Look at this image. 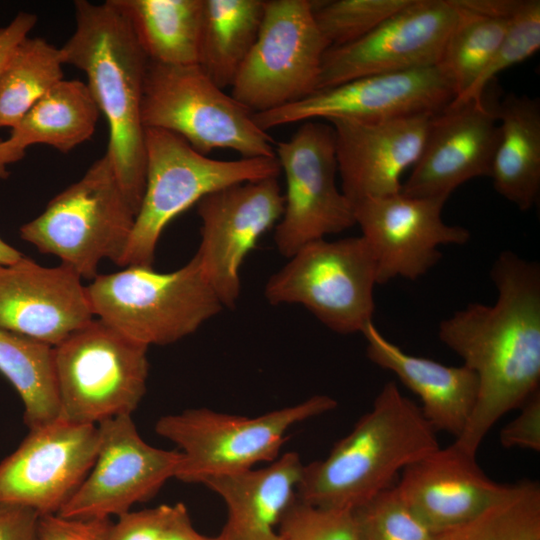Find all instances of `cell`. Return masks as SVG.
I'll return each instance as SVG.
<instances>
[{
    "mask_svg": "<svg viewBox=\"0 0 540 540\" xmlns=\"http://www.w3.org/2000/svg\"><path fill=\"white\" fill-rule=\"evenodd\" d=\"M498 297L474 302L441 321L440 341L460 356L478 379L474 409L454 441L477 453L494 424L539 390L540 266L504 251L490 272Z\"/></svg>",
    "mask_w": 540,
    "mask_h": 540,
    "instance_id": "6da1fadb",
    "label": "cell"
},
{
    "mask_svg": "<svg viewBox=\"0 0 540 540\" xmlns=\"http://www.w3.org/2000/svg\"><path fill=\"white\" fill-rule=\"evenodd\" d=\"M74 12L75 30L60 48L62 61L87 77L90 93L108 124L106 154L137 214L146 184L141 104L149 59L112 0L101 4L78 0Z\"/></svg>",
    "mask_w": 540,
    "mask_h": 540,
    "instance_id": "7a4b0ae2",
    "label": "cell"
},
{
    "mask_svg": "<svg viewBox=\"0 0 540 540\" xmlns=\"http://www.w3.org/2000/svg\"><path fill=\"white\" fill-rule=\"evenodd\" d=\"M436 433L420 406L389 381L326 458L304 464L296 496L319 507L354 510L440 447Z\"/></svg>",
    "mask_w": 540,
    "mask_h": 540,
    "instance_id": "3957f363",
    "label": "cell"
},
{
    "mask_svg": "<svg viewBox=\"0 0 540 540\" xmlns=\"http://www.w3.org/2000/svg\"><path fill=\"white\" fill-rule=\"evenodd\" d=\"M146 184L140 208L118 266L152 267L163 230L203 197L227 186L278 177L274 157L217 160L180 136L145 129Z\"/></svg>",
    "mask_w": 540,
    "mask_h": 540,
    "instance_id": "277c9868",
    "label": "cell"
},
{
    "mask_svg": "<svg viewBox=\"0 0 540 540\" xmlns=\"http://www.w3.org/2000/svg\"><path fill=\"white\" fill-rule=\"evenodd\" d=\"M86 291L95 317L147 347L175 343L223 309L195 256L167 273L127 266L98 274Z\"/></svg>",
    "mask_w": 540,
    "mask_h": 540,
    "instance_id": "5b68a950",
    "label": "cell"
},
{
    "mask_svg": "<svg viewBox=\"0 0 540 540\" xmlns=\"http://www.w3.org/2000/svg\"><path fill=\"white\" fill-rule=\"evenodd\" d=\"M135 217L105 153L40 215L23 224L19 235L42 254L58 257L82 279L93 280L104 259L118 264Z\"/></svg>",
    "mask_w": 540,
    "mask_h": 540,
    "instance_id": "8992f818",
    "label": "cell"
},
{
    "mask_svg": "<svg viewBox=\"0 0 540 540\" xmlns=\"http://www.w3.org/2000/svg\"><path fill=\"white\" fill-rule=\"evenodd\" d=\"M337 402L315 395L298 404L247 417L191 408L158 419L155 431L182 453L176 478L186 483L239 473L280 455L296 424L332 411Z\"/></svg>",
    "mask_w": 540,
    "mask_h": 540,
    "instance_id": "52a82bcc",
    "label": "cell"
},
{
    "mask_svg": "<svg viewBox=\"0 0 540 540\" xmlns=\"http://www.w3.org/2000/svg\"><path fill=\"white\" fill-rule=\"evenodd\" d=\"M253 114L198 64L148 61L141 104L145 129L174 133L203 155L230 149L242 158L274 157L273 138L256 125Z\"/></svg>",
    "mask_w": 540,
    "mask_h": 540,
    "instance_id": "ba28073f",
    "label": "cell"
},
{
    "mask_svg": "<svg viewBox=\"0 0 540 540\" xmlns=\"http://www.w3.org/2000/svg\"><path fill=\"white\" fill-rule=\"evenodd\" d=\"M148 347L93 319L53 347L59 418L98 425L131 415L145 392Z\"/></svg>",
    "mask_w": 540,
    "mask_h": 540,
    "instance_id": "9c48e42d",
    "label": "cell"
},
{
    "mask_svg": "<svg viewBox=\"0 0 540 540\" xmlns=\"http://www.w3.org/2000/svg\"><path fill=\"white\" fill-rule=\"evenodd\" d=\"M266 283L270 304H299L339 334L362 332L372 321L377 270L362 236L325 238L302 246Z\"/></svg>",
    "mask_w": 540,
    "mask_h": 540,
    "instance_id": "30bf717a",
    "label": "cell"
},
{
    "mask_svg": "<svg viewBox=\"0 0 540 540\" xmlns=\"http://www.w3.org/2000/svg\"><path fill=\"white\" fill-rule=\"evenodd\" d=\"M327 40L312 1L265 0L262 23L231 88L252 113L297 102L317 91Z\"/></svg>",
    "mask_w": 540,
    "mask_h": 540,
    "instance_id": "8fae6325",
    "label": "cell"
},
{
    "mask_svg": "<svg viewBox=\"0 0 540 540\" xmlns=\"http://www.w3.org/2000/svg\"><path fill=\"white\" fill-rule=\"evenodd\" d=\"M275 156L286 178L284 211L274 242L290 258L305 244L356 224L354 205L336 183L335 134L329 122L305 121Z\"/></svg>",
    "mask_w": 540,
    "mask_h": 540,
    "instance_id": "7c38bea8",
    "label": "cell"
},
{
    "mask_svg": "<svg viewBox=\"0 0 540 540\" xmlns=\"http://www.w3.org/2000/svg\"><path fill=\"white\" fill-rule=\"evenodd\" d=\"M462 11L459 0H411L361 39L329 47L317 91L365 76L436 66Z\"/></svg>",
    "mask_w": 540,
    "mask_h": 540,
    "instance_id": "4fadbf2b",
    "label": "cell"
},
{
    "mask_svg": "<svg viewBox=\"0 0 540 540\" xmlns=\"http://www.w3.org/2000/svg\"><path fill=\"white\" fill-rule=\"evenodd\" d=\"M96 460L83 483L59 515L80 519H111L129 511L136 503L156 495L176 478L182 453L146 443L131 415H121L98 425Z\"/></svg>",
    "mask_w": 540,
    "mask_h": 540,
    "instance_id": "5bb4252c",
    "label": "cell"
},
{
    "mask_svg": "<svg viewBox=\"0 0 540 540\" xmlns=\"http://www.w3.org/2000/svg\"><path fill=\"white\" fill-rule=\"evenodd\" d=\"M196 205L201 240L194 256L223 307L231 308L240 296L244 259L283 214L278 177L227 186Z\"/></svg>",
    "mask_w": 540,
    "mask_h": 540,
    "instance_id": "9a60e30c",
    "label": "cell"
},
{
    "mask_svg": "<svg viewBox=\"0 0 540 540\" xmlns=\"http://www.w3.org/2000/svg\"><path fill=\"white\" fill-rule=\"evenodd\" d=\"M455 93L436 66L370 75L318 90L292 104L262 113L253 120L264 131L292 123L347 118L387 120L436 114Z\"/></svg>",
    "mask_w": 540,
    "mask_h": 540,
    "instance_id": "2e32d148",
    "label": "cell"
},
{
    "mask_svg": "<svg viewBox=\"0 0 540 540\" xmlns=\"http://www.w3.org/2000/svg\"><path fill=\"white\" fill-rule=\"evenodd\" d=\"M0 463V503L58 514L90 472L98 453L97 425L61 418L29 429Z\"/></svg>",
    "mask_w": 540,
    "mask_h": 540,
    "instance_id": "e0dca14e",
    "label": "cell"
},
{
    "mask_svg": "<svg viewBox=\"0 0 540 540\" xmlns=\"http://www.w3.org/2000/svg\"><path fill=\"white\" fill-rule=\"evenodd\" d=\"M444 204L402 192L354 204L355 222L374 258L378 285L398 277L417 280L441 259L439 246L469 241L466 228L444 222Z\"/></svg>",
    "mask_w": 540,
    "mask_h": 540,
    "instance_id": "ac0fdd59",
    "label": "cell"
},
{
    "mask_svg": "<svg viewBox=\"0 0 540 540\" xmlns=\"http://www.w3.org/2000/svg\"><path fill=\"white\" fill-rule=\"evenodd\" d=\"M498 98L450 103L431 117L421 154L401 192L446 202L470 179L489 176L499 142Z\"/></svg>",
    "mask_w": 540,
    "mask_h": 540,
    "instance_id": "d6986e66",
    "label": "cell"
},
{
    "mask_svg": "<svg viewBox=\"0 0 540 540\" xmlns=\"http://www.w3.org/2000/svg\"><path fill=\"white\" fill-rule=\"evenodd\" d=\"M433 115L327 121L334 129L341 190L353 205L401 192V177L417 162Z\"/></svg>",
    "mask_w": 540,
    "mask_h": 540,
    "instance_id": "ffe728a7",
    "label": "cell"
},
{
    "mask_svg": "<svg viewBox=\"0 0 540 540\" xmlns=\"http://www.w3.org/2000/svg\"><path fill=\"white\" fill-rule=\"evenodd\" d=\"M80 275L23 256L0 266V328L55 347L94 319Z\"/></svg>",
    "mask_w": 540,
    "mask_h": 540,
    "instance_id": "44dd1931",
    "label": "cell"
},
{
    "mask_svg": "<svg viewBox=\"0 0 540 540\" xmlns=\"http://www.w3.org/2000/svg\"><path fill=\"white\" fill-rule=\"evenodd\" d=\"M395 489L411 512L437 535L476 518L508 490L489 478L455 442L407 466Z\"/></svg>",
    "mask_w": 540,
    "mask_h": 540,
    "instance_id": "7402d4cb",
    "label": "cell"
},
{
    "mask_svg": "<svg viewBox=\"0 0 540 540\" xmlns=\"http://www.w3.org/2000/svg\"><path fill=\"white\" fill-rule=\"evenodd\" d=\"M371 362L395 374L421 401V410L438 431L458 438L465 429L478 394L476 374L466 365L448 366L408 354L370 322L361 332Z\"/></svg>",
    "mask_w": 540,
    "mask_h": 540,
    "instance_id": "603a6c76",
    "label": "cell"
},
{
    "mask_svg": "<svg viewBox=\"0 0 540 540\" xmlns=\"http://www.w3.org/2000/svg\"><path fill=\"white\" fill-rule=\"evenodd\" d=\"M304 464L287 452L263 468L212 477L202 484L225 503L226 522L216 540H283L278 526L296 498Z\"/></svg>",
    "mask_w": 540,
    "mask_h": 540,
    "instance_id": "cb8c5ba5",
    "label": "cell"
},
{
    "mask_svg": "<svg viewBox=\"0 0 540 540\" xmlns=\"http://www.w3.org/2000/svg\"><path fill=\"white\" fill-rule=\"evenodd\" d=\"M500 137L490 177L495 191L521 211L540 193V101L510 92L498 101Z\"/></svg>",
    "mask_w": 540,
    "mask_h": 540,
    "instance_id": "d4e9b609",
    "label": "cell"
},
{
    "mask_svg": "<svg viewBox=\"0 0 540 540\" xmlns=\"http://www.w3.org/2000/svg\"><path fill=\"white\" fill-rule=\"evenodd\" d=\"M150 61L198 64L203 0H112Z\"/></svg>",
    "mask_w": 540,
    "mask_h": 540,
    "instance_id": "484cf974",
    "label": "cell"
},
{
    "mask_svg": "<svg viewBox=\"0 0 540 540\" xmlns=\"http://www.w3.org/2000/svg\"><path fill=\"white\" fill-rule=\"evenodd\" d=\"M100 114L86 83L62 79L11 128L9 138L25 150L44 144L68 153L92 137Z\"/></svg>",
    "mask_w": 540,
    "mask_h": 540,
    "instance_id": "4316f807",
    "label": "cell"
},
{
    "mask_svg": "<svg viewBox=\"0 0 540 540\" xmlns=\"http://www.w3.org/2000/svg\"><path fill=\"white\" fill-rule=\"evenodd\" d=\"M265 0H203L198 65L223 90L232 86L257 38Z\"/></svg>",
    "mask_w": 540,
    "mask_h": 540,
    "instance_id": "83f0119b",
    "label": "cell"
},
{
    "mask_svg": "<svg viewBox=\"0 0 540 540\" xmlns=\"http://www.w3.org/2000/svg\"><path fill=\"white\" fill-rule=\"evenodd\" d=\"M0 373L20 396L29 429L59 417L52 346L0 328Z\"/></svg>",
    "mask_w": 540,
    "mask_h": 540,
    "instance_id": "f1b7e54d",
    "label": "cell"
},
{
    "mask_svg": "<svg viewBox=\"0 0 540 540\" xmlns=\"http://www.w3.org/2000/svg\"><path fill=\"white\" fill-rule=\"evenodd\" d=\"M60 48L42 37H26L0 73V128L14 127L63 79Z\"/></svg>",
    "mask_w": 540,
    "mask_h": 540,
    "instance_id": "f546056e",
    "label": "cell"
},
{
    "mask_svg": "<svg viewBox=\"0 0 540 540\" xmlns=\"http://www.w3.org/2000/svg\"><path fill=\"white\" fill-rule=\"evenodd\" d=\"M462 15L436 67L451 85L455 99L464 94L488 65L510 23V16L475 11L459 0ZM516 7V6H515Z\"/></svg>",
    "mask_w": 540,
    "mask_h": 540,
    "instance_id": "4dcf8cb0",
    "label": "cell"
},
{
    "mask_svg": "<svg viewBox=\"0 0 540 540\" xmlns=\"http://www.w3.org/2000/svg\"><path fill=\"white\" fill-rule=\"evenodd\" d=\"M439 540H540L539 483L509 484L498 501Z\"/></svg>",
    "mask_w": 540,
    "mask_h": 540,
    "instance_id": "1f68e13d",
    "label": "cell"
},
{
    "mask_svg": "<svg viewBox=\"0 0 540 540\" xmlns=\"http://www.w3.org/2000/svg\"><path fill=\"white\" fill-rule=\"evenodd\" d=\"M411 0L312 1L318 29L330 47L353 43L369 34Z\"/></svg>",
    "mask_w": 540,
    "mask_h": 540,
    "instance_id": "d6a6232c",
    "label": "cell"
},
{
    "mask_svg": "<svg viewBox=\"0 0 540 540\" xmlns=\"http://www.w3.org/2000/svg\"><path fill=\"white\" fill-rule=\"evenodd\" d=\"M540 48V1L518 0L505 36L473 85L451 103L480 99L505 69L530 58Z\"/></svg>",
    "mask_w": 540,
    "mask_h": 540,
    "instance_id": "836d02e7",
    "label": "cell"
},
{
    "mask_svg": "<svg viewBox=\"0 0 540 540\" xmlns=\"http://www.w3.org/2000/svg\"><path fill=\"white\" fill-rule=\"evenodd\" d=\"M358 540H439L399 497L395 486L353 510Z\"/></svg>",
    "mask_w": 540,
    "mask_h": 540,
    "instance_id": "e575fe53",
    "label": "cell"
},
{
    "mask_svg": "<svg viewBox=\"0 0 540 540\" xmlns=\"http://www.w3.org/2000/svg\"><path fill=\"white\" fill-rule=\"evenodd\" d=\"M107 540H216L199 533L182 503L129 511L112 522Z\"/></svg>",
    "mask_w": 540,
    "mask_h": 540,
    "instance_id": "d590c367",
    "label": "cell"
},
{
    "mask_svg": "<svg viewBox=\"0 0 540 540\" xmlns=\"http://www.w3.org/2000/svg\"><path fill=\"white\" fill-rule=\"evenodd\" d=\"M283 540H358L353 510L324 508L295 498L278 526Z\"/></svg>",
    "mask_w": 540,
    "mask_h": 540,
    "instance_id": "8d00e7d4",
    "label": "cell"
},
{
    "mask_svg": "<svg viewBox=\"0 0 540 540\" xmlns=\"http://www.w3.org/2000/svg\"><path fill=\"white\" fill-rule=\"evenodd\" d=\"M111 519L40 515L41 540H107Z\"/></svg>",
    "mask_w": 540,
    "mask_h": 540,
    "instance_id": "74e56055",
    "label": "cell"
},
{
    "mask_svg": "<svg viewBox=\"0 0 540 540\" xmlns=\"http://www.w3.org/2000/svg\"><path fill=\"white\" fill-rule=\"evenodd\" d=\"M520 413L500 431L505 448L540 450V391L533 393L520 407Z\"/></svg>",
    "mask_w": 540,
    "mask_h": 540,
    "instance_id": "f35d334b",
    "label": "cell"
},
{
    "mask_svg": "<svg viewBox=\"0 0 540 540\" xmlns=\"http://www.w3.org/2000/svg\"><path fill=\"white\" fill-rule=\"evenodd\" d=\"M0 540H41L40 514L21 505L0 503Z\"/></svg>",
    "mask_w": 540,
    "mask_h": 540,
    "instance_id": "ab89813d",
    "label": "cell"
},
{
    "mask_svg": "<svg viewBox=\"0 0 540 540\" xmlns=\"http://www.w3.org/2000/svg\"><path fill=\"white\" fill-rule=\"evenodd\" d=\"M37 21L36 14L20 11L6 26L0 27V73L14 49L29 36Z\"/></svg>",
    "mask_w": 540,
    "mask_h": 540,
    "instance_id": "60d3db41",
    "label": "cell"
},
{
    "mask_svg": "<svg viewBox=\"0 0 540 540\" xmlns=\"http://www.w3.org/2000/svg\"><path fill=\"white\" fill-rule=\"evenodd\" d=\"M26 150L14 143L9 137L0 139V179L9 176L8 165L21 160Z\"/></svg>",
    "mask_w": 540,
    "mask_h": 540,
    "instance_id": "b9f144b4",
    "label": "cell"
},
{
    "mask_svg": "<svg viewBox=\"0 0 540 540\" xmlns=\"http://www.w3.org/2000/svg\"><path fill=\"white\" fill-rule=\"evenodd\" d=\"M24 255L0 237V266H6L18 261Z\"/></svg>",
    "mask_w": 540,
    "mask_h": 540,
    "instance_id": "7bdbcfd3",
    "label": "cell"
}]
</instances>
